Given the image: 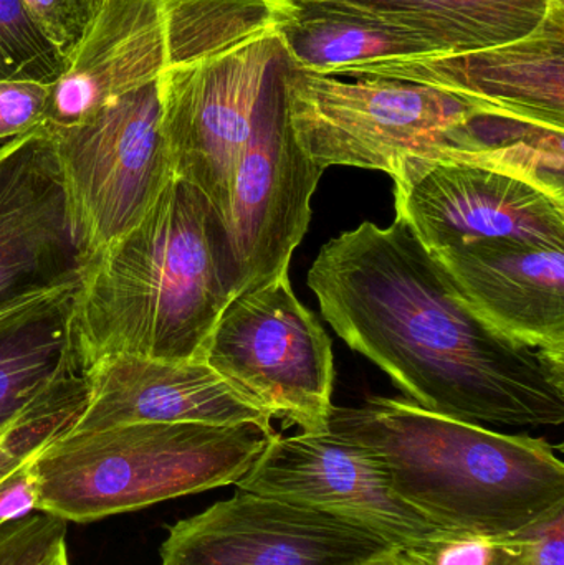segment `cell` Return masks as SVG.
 Returning <instances> with one entry per match:
<instances>
[{
    "mask_svg": "<svg viewBox=\"0 0 564 565\" xmlns=\"http://www.w3.org/2000/svg\"><path fill=\"white\" fill-rule=\"evenodd\" d=\"M291 60L265 85L251 138L232 184L222 231L232 298L288 274L311 221V198L324 169L295 139L288 116Z\"/></svg>",
    "mask_w": 564,
    "mask_h": 565,
    "instance_id": "ba28073f",
    "label": "cell"
},
{
    "mask_svg": "<svg viewBox=\"0 0 564 565\" xmlns=\"http://www.w3.org/2000/svg\"><path fill=\"white\" fill-rule=\"evenodd\" d=\"M82 408L43 415L33 420L23 422L9 434L0 437V480L29 458L35 457L50 441L72 430Z\"/></svg>",
    "mask_w": 564,
    "mask_h": 565,
    "instance_id": "cb8c5ba5",
    "label": "cell"
},
{
    "mask_svg": "<svg viewBox=\"0 0 564 565\" xmlns=\"http://www.w3.org/2000/svg\"><path fill=\"white\" fill-rule=\"evenodd\" d=\"M522 551L513 565H564V504L520 530Z\"/></svg>",
    "mask_w": 564,
    "mask_h": 565,
    "instance_id": "d4e9b609",
    "label": "cell"
},
{
    "mask_svg": "<svg viewBox=\"0 0 564 565\" xmlns=\"http://www.w3.org/2000/svg\"><path fill=\"white\" fill-rule=\"evenodd\" d=\"M366 13L423 39L434 53L506 45L535 32L549 0H320Z\"/></svg>",
    "mask_w": 564,
    "mask_h": 565,
    "instance_id": "ac0fdd59",
    "label": "cell"
},
{
    "mask_svg": "<svg viewBox=\"0 0 564 565\" xmlns=\"http://www.w3.org/2000/svg\"><path fill=\"white\" fill-rule=\"evenodd\" d=\"M234 487L363 527L391 546L444 531L394 491L373 451L330 430L275 434Z\"/></svg>",
    "mask_w": 564,
    "mask_h": 565,
    "instance_id": "9c48e42d",
    "label": "cell"
},
{
    "mask_svg": "<svg viewBox=\"0 0 564 565\" xmlns=\"http://www.w3.org/2000/svg\"><path fill=\"white\" fill-rule=\"evenodd\" d=\"M272 420L204 359L113 354L86 371L85 407L70 431L145 422L254 424L274 431Z\"/></svg>",
    "mask_w": 564,
    "mask_h": 565,
    "instance_id": "5bb4252c",
    "label": "cell"
},
{
    "mask_svg": "<svg viewBox=\"0 0 564 565\" xmlns=\"http://www.w3.org/2000/svg\"><path fill=\"white\" fill-rule=\"evenodd\" d=\"M354 565H403L394 553V547L390 546L386 550L380 551L374 556L368 557V559L360 561Z\"/></svg>",
    "mask_w": 564,
    "mask_h": 565,
    "instance_id": "4316f807",
    "label": "cell"
},
{
    "mask_svg": "<svg viewBox=\"0 0 564 565\" xmlns=\"http://www.w3.org/2000/svg\"><path fill=\"white\" fill-rule=\"evenodd\" d=\"M274 435L254 424L156 422L66 431L33 458L36 511L93 523L228 487Z\"/></svg>",
    "mask_w": 564,
    "mask_h": 565,
    "instance_id": "8992f818",
    "label": "cell"
},
{
    "mask_svg": "<svg viewBox=\"0 0 564 565\" xmlns=\"http://www.w3.org/2000/svg\"><path fill=\"white\" fill-rule=\"evenodd\" d=\"M66 60L45 39L20 0H0V79L55 83Z\"/></svg>",
    "mask_w": 564,
    "mask_h": 565,
    "instance_id": "d6986e66",
    "label": "cell"
},
{
    "mask_svg": "<svg viewBox=\"0 0 564 565\" xmlns=\"http://www.w3.org/2000/svg\"><path fill=\"white\" fill-rule=\"evenodd\" d=\"M68 523L35 513L0 527V565H49L66 550Z\"/></svg>",
    "mask_w": 564,
    "mask_h": 565,
    "instance_id": "44dd1931",
    "label": "cell"
},
{
    "mask_svg": "<svg viewBox=\"0 0 564 565\" xmlns=\"http://www.w3.org/2000/svg\"><path fill=\"white\" fill-rule=\"evenodd\" d=\"M522 544L520 530L503 536L440 531L416 543L393 547L403 565H513Z\"/></svg>",
    "mask_w": 564,
    "mask_h": 565,
    "instance_id": "ffe728a7",
    "label": "cell"
},
{
    "mask_svg": "<svg viewBox=\"0 0 564 565\" xmlns=\"http://www.w3.org/2000/svg\"><path fill=\"white\" fill-rule=\"evenodd\" d=\"M393 181L396 217L429 252L499 238L564 247V195L525 175L439 162Z\"/></svg>",
    "mask_w": 564,
    "mask_h": 565,
    "instance_id": "8fae6325",
    "label": "cell"
},
{
    "mask_svg": "<svg viewBox=\"0 0 564 565\" xmlns=\"http://www.w3.org/2000/svg\"><path fill=\"white\" fill-rule=\"evenodd\" d=\"M53 83L0 79V142L22 138L46 125Z\"/></svg>",
    "mask_w": 564,
    "mask_h": 565,
    "instance_id": "603a6c76",
    "label": "cell"
},
{
    "mask_svg": "<svg viewBox=\"0 0 564 565\" xmlns=\"http://www.w3.org/2000/svg\"><path fill=\"white\" fill-rule=\"evenodd\" d=\"M552 7H564V0H549Z\"/></svg>",
    "mask_w": 564,
    "mask_h": 565,
    "instance_id": "f1b7e54d",
    "label": "cell"
},
{
    "mask_svg": "<svg viewBox=\"0 0 564 565\" xmlns=\"http://www.w3.org/2000/svg\"><path fill=\"white\" fill-rule=\"evenodd\" d=\"M202 359L285 427L324 434L333 411L331 339L288 274L234 296Z\"/></svg>",
    "mask_w": 564,
    "mask_h": 565,
    "instance_id": "52a82bcc",
    "label": "cell"
},
{
    "mask_svg": "<svg viewBox=\"0 0 564 565\" xmlns=\"http://www.w3.org/2000/svg\"><path fill=\"white\" fill-rule=\"evenodd\" d=\"M391 544L337 518L235 491L168 530L161 565H354Z\"/></svg>",
    "mask_w": 564,
    "mask_h": 565,
    "instance_id": "30bf717a",
    "label": "cell"
},
{
    "mask_svg": "<svg viewBox=\"0 0 564 565\" xmlns=\"http://www.w3.org/2000/svg\"><path fill=\"white\" fill-rule=\"evenodd\" d=\"M231 299L221 224L199 189L172 178L139 224L89 258L75 296L86 371L113 354L202 359Z\"/></svg>",
    "mask_w": 564,
    "mask_h": 565,
    "instance_id": "3957f363",
    "label": "cell"
},
{
    "mask_svg": "<svg viewBox=\"0 0 564 565\" xmlns=\"http://www.w3.org/2000/svg\"><path fill=\"white\" fill-rule=\"evenodd\" d=\"M78 285L0 311V437L23 422L85 407L86 365L75 329Z\"/></svg>",
    "mask_w": 564,
    "mask_h": 565,
    "instance_id": "2e32d148",
    "label": "cell"
},
{
    "mask_svg": "<svg viewBox=\"0 0 564 565\" xmlns=\"http://www.w3.org/2000/svg\"><path fill=\"white\" fill-rule=\"evenodd\" d=\"M274 25L297 68L331 76L347 66L427 55L419 36L357 10L320 0H272Z\"/></svg>",
    "mask_w": 564,
    "mask_h": 565,
    "instance_id": "e0dca14e",
    "label": "cell"
},
{
    "mask_svg": "<svg viewBox=\"0 0 564 565\" xmlns=\"http://www.w3.org/2000/svg\"><path fill=\"white\" fill-rule=\"evenodd\" d=\"M288 116L301 151L396 179L439 162L525 175L564 195V129L404 79L287 72Z\"/></svg>",
    "mask_w": 564,
    "mask_h": 565,
    "instance_id": "7a4b0ae2",
    "label": "cell"
},
{
    "mask_svg": "<svg viewBox=\"0 0 564 565\" xmlns=\"http://www.w3.org/2000/svg\"><path fill=\"white\" fill-rule=\"evenodd\" d=\"M331 76L421 83L564 129V7H550L535 32L506 45L377 60Z\"/></svg>",
    "mask_w": 564,
    "mask_h": 565,
    "instance_id": "4fadbf2b",
    "label": "cell"
},
{
    "mask_svg": "<svg viewBox=\"0 0 564 565\" xmlns=\"http://www.w3.org/2000/svg\"><path fill=\"white\" fill-rule=\"evenodd\" d=\"M308 286L333 331L419 407L479 425H563L564 362L483 319L403 218L331 238Z\"/></svg>",
    "mask_w": 564,
    "mask_h": 565,
    "instance_id": "6da1fadb",
    "label": "cell"
},
{
    "mask_svg": "<svg viewBox=\"0 0 564 565\" xmlns=\"http://www.w3.org/2000/svg\"><path fill=\"white\" fill-rule=\"evenodd\" d=\"M454 288L499 331L564 362V247L472 242L430 252Z\"/></svg>",
    "mask_w": 564,
    "mask_h": 565,
    "instance_id": "9a60e30c",
    "label": "cell"
},
{
    "mask_svg": "<svg viewBox=\"0 0 564 565\" xmlns=\"http://www.w3.org/2000/svg\"><path fill=\"white\" fill-rule=\"evenodd\" d=\"M328 430L373 451L394 491L439 530L503 536L564 504V465L543 438L380 395L333 407Z\"/></svg>",
    "mask_w": 564,
    "mask_h": 565,
    "instance_id": "277c9868",
    "label": "cell"
},
{
    "mask_svg": "<svg viewBox=\"0 0 564 565\" xmlns=\"http://www.w3.org/2000/svg\"><path fill=\"white\" fill-rule=\"evenodd\" d=\"M33 458L0 480V527L36 511V480Z\"/></svg>",
    "mask_w": 564,
    "mask_h": 565,
    "instance_id": "484cf974",
    "label": "cell"
},
{
    "mask_svg": "<svg viewBox=\"0 0 564 565\" xmlns=\"http://www.w3.org/2000/svg\"><path fill=\"white\" fill-rule=\"evenodd\" d=\"M49 565H70L68 553H66V550H63L62 553H60L58 556H56Z\"/></svg>",
    "mask_w": 564,
    "mask_h": 565,
    "instance_id": "83f0119b",
    "label": "cell"
},
{
    "mask_svg": "<svg viewBox=\"0 0 564 565\" xmlns=\"http://www.w3.org/2000/svg\"><path fill=\"white\" fill-rule=\"evenodd\" d=\"M36 29L66 60L88 35L103 0H20Z\"/></svg>",
    "mask_w": 564,
    "mask_h": 565,
    "instance_id": "7402d4cb",
    "label": "cell"
},
{
    "mask_svg": "<svg viewBox=\"0 0 564 565\" xmlns=\"http://www.w3.org/2000/svg\"><path fill=\"white\" fill-rule=\"evenodd\" d=\"M288 60L272 0H164L162 129L172 172L205 195L222 231L262 93Z\"/></svg>",
    "mask_w": 564,
    "mask_h": 565,
    "instance_id": "5b68a950",
    "label": "cell"
},
{
    "mask_svg": "<svg viewBox=\"0 0 564 565\" xmlns=\"http://www.w3.org/2000/svg\"><path fill=\"white\" fill-rule=\"evenodd\" d=\"M88 262L49 129L0 146V311L78 285Z\"/></svg>",
    "mask_w": 564,
    "mask_h": 565,
    "instance_id": "7c38bea8",
    "label": "cell"
}]
</instances>
